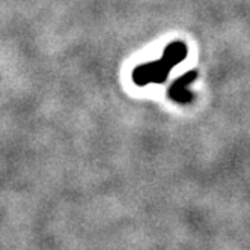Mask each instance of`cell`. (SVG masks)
<instances>
[{
    "mask_svg": "<svg viewBox=\"0 0 250 250\" xmlns=\"http://www.w3.org/2000/svg\"><path fill=\"white\" fill-rule=\"evenodd\" d=\"M170 69L172 68L163 59L142 63L133 71V80L139 86H145L149 83H163L167 79Z\"/></svg>",
    "mask_w": 250,
    "mask_h": 250,
    "instance_id": "obj_1",
    "label": "cell"
},
{
    "mask_svg": "<svg viewBox=\"0 0 250 250\" xmlns=\"http://www.w3.org/2000/svg\"><path fill=\"white\" fill-rule=\"evenodd\" d=\"M196 77H198V73L196 71H190V73L176 79L169 87V98L178 104H188L193 100V95L188 91V86L196 80Z\"/></svg>",
    "mask_w": 250,
    "mask_h": 250,
    "instance_id": "obj_2",
    "label": "cell"
},
{
    "mask_svg": "<svg viewBox=\"0 0 250 250\" xmlns=\"http://www.w3.org/2000/svg\"><path fill=\"white\" fill-rule=\"evenodd\" d=\"M187 58V47L184 42L181 41H175L172 44H169L163 53V61L170 66L173 68L175 65H178L181 61H184Z\"/></svg>",
    "mask_w": 250,
    "mask_h": 250,
    "instance_id": "obj_3",
    "label": "cell"
}]
</instances>
